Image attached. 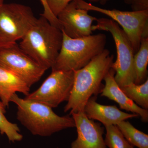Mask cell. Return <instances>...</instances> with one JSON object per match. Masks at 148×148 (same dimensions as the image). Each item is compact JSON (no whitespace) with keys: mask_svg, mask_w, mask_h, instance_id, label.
I'll return each instance as SVG.
<instances>
[{"mask_svg":"<svg viewBox=\"0 0 148 148\" xmlns=\"http://www.w3.org/2000/svg\"><path fill=\"white\" fill-rule=\"evenodd\" d=\"M114 56L105 49L83 68L73 71V85L65 112H84L85 106L93 95L101 91L102 82L112 68Z\"/></svg>","mask_w":148,"mask_h":148,"instance_id":"cell-1","label":"cell"},{"mask_svg":"<svg viewBox=\"0 0 148 148\" xmlns=\"http://www.w3.org/2000/svg\"><path fill=\"white\" fill-rule=\"evenodd\" d=\"M63 37L61 29L41 15L29 28L18 45L24 53L47 70L55 63Z\"/></svg>","mask_w":148,"mask_h":148,"instance_id":"cell-2","label":"cell"},{"mask_svg":"<svg viewBox=\"0 0 148 148\" xmlns=\"http://www.w3.org/2000/svg\"><path fill=\"white\" fill-rule=\"evenodd\" d=\"M17 107L16 119L34 135L48 137L63 130L75 127L69 115L60 116L49 106L20 98L15 93L11 98Z\"/></svg>","mask_w":148,"mask_h":148,"instance_id":"cell-3","label":"cell"},{"mask_svg":"<svg viewBox=\"0 0 148 148\" xmlns=\"http://www.w3.org/2000/svg\"><path fill=\"white\" fill-rule=\"evenodd\" d=\"M62 33V45L52 71L79 70L105 49L107 38L104 34L73 38Z\"/></svg>","mask_w":148,"mask_h":148,"instance_id":"cell-4","label":"cell"},{"mask_svg":"<svg viewBox=\"0 0 148 148\" xmlns=\"http://www.w3.org/2000/svg\"><path fill=\"white\" fill-rule=\"evenodd\" d=\"M97 24L92 25V31L101 30L110 32L116 49L117 58L112 66L115 72L114 79L120 87L134 82L133 59L135 52L131 42L123 29L111 18H97Z\"/></svg>","mask_w":148,"mask_h":148,"instance_id":"cell-5","label":"cell"},{"mask_svg":"<svg viewBox=\"0 0 148 148\" xmlns=\"http://www.w3.org/2000/svg\"><path fill=\"white\" fill-rule=\"evenodd\" d=\"M36 18L29 6L4 3L0 8V48L21 40Z\"/></svg>","mask_w":148,"mask_h":148,"instance_id":"cell-6","label":"cell"},{"mask_svg":"<svg viewBox=\"0 0 148 148\" xmlns=\"http://www.w3.org/2000/svg\"><path fill=\"white\" fill-rule=\"evenodd\" d=\"M76 1L79 8L106 14L121 26L131 42L135 53L140 48L142 38L148 36V10L123 11L101 8L84 0Z\"/></svg>","mask_w":148,"mask_h":148,"instance_id":"cell-7","label":"cell"},{"mask_svg":"<svg viewBox=\"0 0 148 148\" xmlns=\"http://www.w3.org/2000/svg\"><path fill=\"white\" fill-rule=\"evenodd\" d=\"M74 79L73 71H52L36 90L25 98L55 108L69 100Z\"/></svg>","mask_w":148,"mask_h":148,"instance_id":"cell-8","label":"cell"},{"mask_svg":"<svg viewBox=\"0 0 148 148\" xmlns=\"http://www.w3.org/2000/svg\"><path fill=\"white\" fill-rule=\"evenodd\" d=\"M0 68L12 72L30 88L47 71L24 53L17 43L0 48Z\"/></svg>","mask_w":148,"mask_h":148,"instance_id":"cell-9","label":"cell"},{"mask_svg":"<svg viewBox=\"0 0 148 148\" xmlns=\"http://www.w3.org/2000/svg\"><path fill=\"white\" fill-rule=\"evenodd\" d=\"M57 17L61 31L73 38L91 35L92 22L97 19L89 15L88 11L79 8L76 0L69 3Z\"/></svg>","mask_w":148,"mask_h":148,"instance_id":"cell-10","label":"cell"},{"mask_svg":"<svg viewBox=\"0 0 148 148\" xmlns=\"http://www.w3.org/2000/svg\"><path fill=\"white\" fill-rule=\"evenodd\" d=\"M71 114L75 121L77 134L71 148H106L103 138L104 129L100 123L89 119L84 112Z\"/></svg>","mask_w":148,"mask_h":148,"instance_id":"cell-11","label":"cell"},{"mask_svg":"<svg viewBox=\"0 0 148 148\" xmlns=\"http://www.w3.org/2000/svg\"><path fill=\"white\" fill-rule=\"evenodd\" d=\"M115 72L111 68L104 78L105 86L101 90V96L108 98L116 102L120 108L141 117L143 122L148 121V110L138 106L125 95L116 82Z\"/></svg>","mask_w":148,"mask_h":148,"instance_id":"cell-12","label":"cell"},{"mask_svg":"<svg viewBox=\"0 0 148 148\" xmlns=\"http://www.w3.org/2000/svg\"><path fill=\"white\" fill-rule=\"evenodd\" d=\"M84 112L89 119L98 121L104 126L115 125L120 122L139 116L134 113L125 112L115 106H105L96 102L91 97L85 106Z\"/></svg>","mask_w":148,"mask_h":148,"instance_id":"cell-13","label":"cell"},{"mask_svg":"<svg viewBox=\"0 0 148 148\" xmlns=\"http://www.w3.org/2000/svg\"><path fill=\"white\" fill-rule=\"evenodd\" d=\"M30 87L21 78L5 69L0 68V100L6 108L8 107L11 98L16 92L27 96Z\"/></svg>","mask_w":148,"mask_h":148,"instance_id":"cell-14","label":"cell"},{"mask_svg":"<svg viewBox=\"0 0 148 148\" xmlns=\"http://www.w3.org/2000/svg\"><path fill=\"white\" fill-rule=\"evenodd\" d=\"M133 64L134 83L136 84H142L148 79V36L142 38L140 48L134 55Z\"/></svg>","mask_w":148,"mask_h":148,"instance_id":"cell-15","label":"cell"},{"mask_svg":"<svg viewBox=\"0 0 148 148\" xmlns=\"http://www.w3.org/2000/svg\"><path fill=\"white\" fill-rule=\"evenodd\" d=\"M127 142L138 148H148V135L134 127L129 121L120 122L116 125Z\"/></svg>","mask_w":148,"mask_h":148,"instance_id":"cell-16","label":"cell"},{"mask_svg":"<svg viewBox=\"0 0 148 148\" xmlns=\"http://www.w3.org/2000/svg\"><path fill=\"white\" fill-rule=\"evenodd\" d=\"M127 97L141 108L148 109V79L142 84L134 82L120 87Z\"/></svg>","mask_w":148,"mask_h":148,"instance_id":"cell-17","label":"cell"},{"mask_svg":"<svg viewBox=\"0 0 148 148\" xmlns=\"http://www.w3.org/2000/svg\"><path fill=\"white\" fill-rule=\"evenodd\" d=\"M6 107L0 100V133L6 135L11 143L20 142L23 139L19 127L8 120L5 116Z\"/></svg>","mask_w":148,"mask_h":148,"instance_id":"cell-18","label":"cell"},{"mask_svg":"<svg viewBox=\"0 0 148 148\" xmlns=\"http://www.w3.org/2000/svg\"><path fill=\"white\" fill-rule=\"evenodd\" d=\"M106 130L104 140L106 147L109 148H134L127 142L116 125L105 126Z\"/></svg>","mask_w":148,"mask_h":148,"instance_id":"cell-19","label":"cell"},{"mask_svg":"<svg viewBox=\"0 0 148 148\" xmlns=\"http://www.w3.org/2000/svg\"><path fill=\"white\" fill-rule=\"evenodd\" d=\"M74 0H46L47 5L52 13L56 17L68 4ZM90 1L99 2L100 0H89Z\"/></svg>","mask_w":148,"mask_h":148,"instance_id":"cell-20","label":"cell"},{"mask_svg":"<svg viewBox=\"0 0 148 148\" xmlns=\"http://www.w3.org/2000/svg\"><path fill=\"white\" fill-rule=\"evenodd\" d=\"M40 1L43 8V12L40 14V15L46 18L48 21L50 22L51 24L61 30V26L59 24L58 18L52 13L51 11L49 9L47 5L46 0H40Z\"/></svg>","mask_w":148,"mask_h":148,"instance_id":"cell-21","label":"cell"},{"mask_svg":"<svg viewBox=\"0 0 148 148\" xmlns=\"http://www.w3.org/2000/svg\"><path fill=\"white\" fill-rule=\"evenodd\" d=\"M109 0H100L102 5L106 3ZM125 2L131 6L132 11H141L148 10V0H124Z\"/></svg>","mask_w":148,"mask_h":148,"instance_id":"cell-22","label":"cell"},{"mask_svg":"<svg viewBox=\"0 0 148 148\" xmlns=\"http://www.w3.org/2000/svg\"><path fill=\"white\" fill-rule=\"evenodd\" d=\"M4 0H0V8L3 5L4 3Z\"/></svg>","mask_w":148,"mask_h":148,"instance_id":"cell-23","label":"cell"}]
</instances>
